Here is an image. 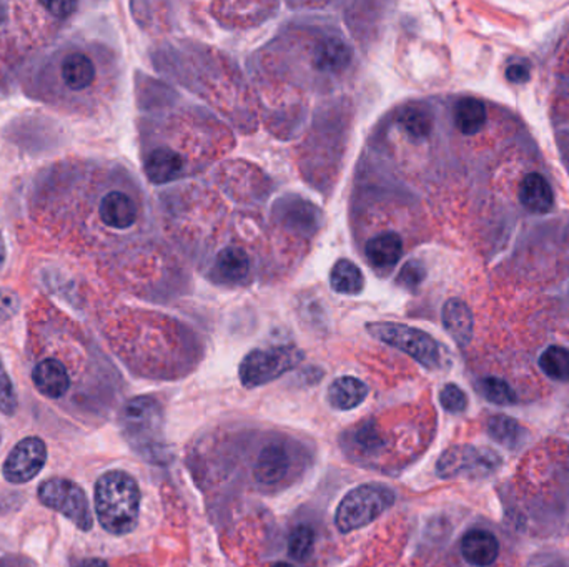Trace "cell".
<instances>
[{"instance_id":"e575fe53","label":"cell","mask_w":569,"mask_h":567,"mask_svg":"<svg viewBox=\"0 0 569 567\" xmlns=\"http://www.w3.org/2000/svg\"><path fill=\"white\" fill-rule=\"evenodd\" d=\"M79 567H109L102 559H85Z\"/></svg>"},{"instance_id":"f1b7e54d","label":"cell","mask_w":569,"mask_h":567,"mask_svg":"<svg viewBox=\"0 0 569 567\" xmlns=\"http://www.w3.org/2000/svg\"><path fill=\"white\" fill-rule=\"evenodd\" d=\"M17 406H19V400H17L16 388L5 366L0 359V412H4L5 416H12L17 412Z\"/></svg>"},{"instance_id":"5b68a950","label":"cell","mask_w":569,"mask_h":567,"mask_svg":"<svg viewBox=\"0 0 569 567\" xmlns=\"http://www.w3.org/2000/svg\"><path fill=\"white\" fill-rule=\"evenodd\" d=\"M367 329L373 338L403 351L408 357L413 358L428 369L440 365L438 343L422 329L412 328L402 323H390V321L368 323Z\"/></svg>"},{"instance_id":"9a60e30c","label":"cell","mask_w":569,"mask_h":567,"mask_svg":"<svg viewBox=\"0 0 569 567\" xmlns=\"http://www.w3.org/2000/svg\"><path fill=\"white\" fill-rule=\"evenodd\" d=\"M184 172V158L172 148H156L145 160V174L152 183H162L177 180Z\"/></svg>"},{"instance_id":"4fadbf2b","label":"cell","mask_w":569,"mask_h":567,"mask_svg":"<svg viewBox=\"0 0 569 567\" xmlns=\"http://www.w3.org/2000/svg\"><path fill=\"white\" fill-rule=\"evenodd\" d=\"M365 251L375 268H393L403 255V240L396 231H381L368 240Z\"/></svg>"},{"instance_id":"52a82bcc","label":"cell","mask_w":569,"mask_h":567,"mask_svg":"<svg viewBox=\"0 0 569 567\" xmlns=\"http://www.w3.org/2000/svg\"><path fill=\"white\" fill-rule=\"evenodd\" d=\"M46 463V443L40 438L30 436L14 446L2 471L10 485H26L44 469Z\"/></svg>"},{"instance_id":"ba28073f","label":"cell","mask_w":569,"mask_h":567,"mask_svg":"<svg viewBox=\"0 0 569 567\" xmlns=\"http://www.w3.org/2000/svg\"><path fill=\"white\" fill-rule=\"evenodd\" d=\"M499 457L493 451L471 448V446H455L450 448L438 461V473L443 477L453 476L489 475Z\"/></svg>"},{"instance_id":"83f0119b","label":"cell","mask_w":569,"mask_h":567,"mask_svg":"<svg viewBox=\"0 0 569 567\" xmlns=\"http://www.w3.org/2000/svg\"><path fill=\"white\" fill-rule=\"evenodd\" d=\"M481 393L485 394V398L496 404H511L516 400L511 386L499 380V378H485L481 384Z\"/></svg>"},{"instance_id":"8d00e7d4","label":"cell","mask_w":569,"mask_h":567,"mask_svg":"<svg viewBox=\"0 0 569 567\" xmlns=\"http://www.w3.org/2000/svg\"><path fill=\"white\" fill-rule=\"evenodd\" d=\"M272 567H294V566H290V564H286V562H276V564H274V566Z\"/></svg>"},{"instance_id":"603a6c76","label":"cell","mask_w":569,"mask_h":567,"mask_svg":"<svg viewBox=\"0 0 569 567\" xmlns=\"http://www.w3.org/2000/svg\"><path fill=\"white\" fill-rule=\"evenodd\" d=\"M488 113L485 103L478 99H461L455 107V123L461 134L475 135L487 123Z\"/></svg>"},{"instance_id":"ffe728a7","label":"cell","mask_w":569,"mask_h":567,"mask_svg":"<svg viewBox=\"0 0 569 567\" xmlns=\"http://www.w3.org/2000/svg\"><path fill=\"white\" fill-rule=\"evenodd\" d=\"M520 200L526 210L532 213H548L553 209L554 195L550 183L540 174H530L520 187Z\"/></svg>"},{"instance_id":"d4e9b609","label":"cell","mask_w":569,"mask_h":567,"mask_svg":"<svg viewBox=\"0 0 569 567\" xmlns=\"http://www.w3.org/2000/svg\"><path fill=\"white\" fill-rule=\"evenodd\" d=\"M540 366L546 375L558 380V381H568L569 380V349L563 347H550L542 358Z\"/></svg>"},{"instance_id":"d590c367","label":"cell","mask_w":569,"mask_h":567,"mask_svg":"<svg viewBox=\"0 0 569 567\" xmlns=\"http://www.w3.org/2000/svg\"><path fill=\"white\" fill-rule=\"evenodd\" d=\"M5 258H7V247H5V240H4L2 233H0V270H2V266L5 263Z\"/></svg>"},{"instance_id":"3957f363","label":"cell","mask_w":569,"mask_h":567,"mask_svg":"<svg viewBox=\"0 0 569 567\" xmlns=\"http://www.w3.org/2000/svg\"><path fill=\"white\" fill-rule=\"evenodd\" d=\"M393 497L386 486H359L341 499L335 524L341 532L361 530L378 519L393 504Z\"/></svg>"},{"instance_id":"8992f818","label":"cell","mask_w":569,"mask_h":567,"mask_svg":"<svg viewBox=\"0 0 569 567\" xmlns=\"http://www.w3.org/2000/svg\"><path fill=\"white\" fill-rule=\"evenodd\" d=\"M38 501L46 508L60 512L79 530H92V509L87 494L74 481L65 477H50L38 486Z\"/></svg>"},{"instance_id":"f546056e","label":"cell","mask_w":569,"mask_h":567,"mask_svg":"<svg viewBox=\"0 0 569 567\" xmlns=\"http://www.w3.org/2000/svg\"><path fill=\"white\" fill-rule=\"evenodd\" d=\"M426 276V270L422 262L418 260H410L404 263L403 268L400 270V273L396 276V284L403 286L406 290H414L423 284Z\"/></svg>"},{"instance_id":"1f68e13d","label":"cell","mask_w":569,"mask_h":567,"mask_svg":"<svg viewBox=\"0 0 569 567\" xmlns=\"http://www.w3.org/2000/svg\"><path fill=\"white\" fill-rule=\"evenodd\" d=\"M19 310V294L10 288H0V323L12 320Z\"/></svg>"},{"instance_id":"277c9868","label":"cell","mask_w":569,"mask_h":567,"mask_svg":"<svg viewBox=\"0 0 569 567\" xmlns=\"http://www.w3.org/2000/svg\"><path fill=\"white\" fill-rule=\"evenodd\" d=\"M304 358V351L292 345L253 349L240 363V381L247 388L263 386L295 369Z\"/></svg>"},{"instance_id":"44dd1931","label":"cell","mask_w":569,"mask_h":567,"mask_svg":"<svg viewBox=\"0 0 569 567\" xmlns=\"http://www.w3.org/2000/svg\"><path fill=\"white\" fill-rule=\"evenodd\" d=\"M290 467V456L284 446H268L262 451L257 465V477L263 485H275L284 479Z\"/></svg>"},{"instance_id":"7c38bea8","label":"cell","mask_w":569,"mask_h":567,"mask_svg":"<svg viewBox=\"0 0 569 567\" xmlns=\"http://www.w3.org/2000/svg\"><path fill=\"white\" fill-rule=\"evenodd\" d=\"M32 381L38 388V393L44 394L50 400L62 398L70 388V378L65 366L54 358L42 359L32 371Z\"/></svg>"},{"instance_id":"e0dca14e","label":"cell","mask_w":569,"mask_h":567,"mask_svg":"<svg viewBox=\"0 0 569 567\" xmlns=\"http://www.w3.org/2000/svg\"><path fill=\"white\" fill-rule=\"evenodd\" d=\"M443 325L453 339L467 347L473 337V315L468 305L458 298H451L443 306Z\"/></svg>"},{"instance_id":"cb8c5ba5","label":"cell","mask_w":569,"mask_h":567,"mask_svg":"<svg viewBox=\"0 0 569 567\" xmlns=\"http://www.w3.org/2000/svg\"><path fill=\"white\" fill-rule=\"evenodd\" d=\"M396 122L404 128L412 138H426L433 130V115L428 107L422 103H412L400 110Z\"/></svg>"},{"instance_id":"836d02e7","label":"cell","mask_w":569,"mask_h":567,"mask_svg":"<svg viewBox=\"0 0 569 567\" xmlns=\"http://www.w3.org/2000/svg\"><path fill=\"white\" fill-rule=\"evenodd\" d=\"M506 77H508L510 82L526 83L530 80V70H528V67H524V65H511V67L506 70Z\"/></svg>"},{"instance_id":"8fae6325","label":"cell","mask_w":569,"mask_h":567,"mask_svg":"<svg viewBox=\"0 0 569 567\" xmlns=\"http://www.w3.org/2000/svg\"><path fill=\"white\" fill-rule=\"evenodd\" d=\"M351 59V47L340 37H327L313 50V65L320 72L341 73L349 69Z\"/></svg>"},{"instance_id":"30bf717a","label":"cell","mask_w":569,"mask_h":567,"mask_svg":"<svg viewBox=\"0 0 569 567\" xmlns=\"http://www.w3.org/2000/svg\"><path fill=\"white\" fill-rule=\"evenodd\" d=\"M101 221L113 230H127L135 225L138 210L135 200L127 193L112 190L103 195L99 205Z\"/></svg>"},{"instance_id":"7402d4cb","label":"cell","mask_w":569,"mask_h":567,"mask_svg":"<svg viewBox=\"0 0 569 567\" xmlns=\"http://www.w3.org/2000/svg\"><path fill=\"white\" fill-rule=\"evenodd\" d=\"M330 284L340 294H359L365 288V276L357 263L341 258L331 268Z\"/></svg>"},{"instance_id":"9c48e42d","label":"cell","mask_w":569,"mask_h":567,"mask_svg":"<svg viewBox=\"0 0 569 567\" xmlns=\"http://www.w3.org/2000/svg\"><path fill=\"white\" fill-rule=\"evenodd\" d=\"M276 219L284 229L310 237L322 225L320 210L304 198H280L275 207Z\"/></svg>"},{"instance_id":"ac0fdd59","label":"cell","mask_w":569,"mask_h":567,"mask_svg":"<svg viewBox=\"0 0 569 567\" xmlns=\"http://www.w3.org/2000/svg\"><path fill=\"white\" fill-rule=\"evenodd\" d=\"M367 384L353 376H341L328 388V401L335 410L349 412L359 408L367 398Z\"/></svg>"},{"instance_id":"d6986e66","label":"cell","mask_w":569,"mask_h":567,"mask_svg":"<svg viewBox=\"0 0 569 567\" xmlns=\"http://www.w3.org/2000/svg\"><path fill=\"white\" fill-rule=\"evenodd\" d=\"M252 272V262L245 250L227 247L217 255L215 273L225 284H242Z\"/></svg>"},{"instance_id":"4dcf8cb0","label":"cell","mask_w":569,"mask_h":567,"mask_svg":"<svg viewBox=\"0 0 569 567\" xmlns=\"http://www.w3.org/2000/svg\"><path fill=\"white\" fill-rule=\"evenodd\" d=\"M441 406L450 412H461L468 406V398L456 384H446L440 393Z\"/></svg>"},{"instance_id":"4316f807","label":"cell","mask_w":569,"mask_h":567,"mask_svg":"<svg viewBox=\"0 0 569 567\" xmlns=\"http://www.w3.org/2000/svg\"><path fill=\"white\" fill-rule=\"evenodd\" d=\"M315 544V532L310 526H298L290 534L288 540V552L296 561H305L312 554Z\"/></svg>"},{"instance_id":"d6a6232c","label":"cell","mask_w":569,"mask_h":567,"mask_svg":"<svg viewBox=\"0 0 569 567\" xmlns=\"http://www.w3.org/2000/svg\"><path fill=\"white\" fill-rule=\"evenodd\" d=\"M44 9L50 14V16H54V17L60 18V20H65V18L70 17L72 14H74L77 7H79V4L77 2H67V0H54V2H42L40 4Z\"/></svg>"},{"instance_id":"2e32d148","label":"cell","mask_w":569,"mask_h":567,"mask_svg":"<svg viewBox=\"0 0 569 567\" xmlns=\"http://www.w3.org/2000/svg\"><path fill=\"white\" fill-rule=\"evenodd\" d=\"M95 65L89 55L82 52H70L60 64V77L67 89L82 91L89 89L95 80Z\"/></svg>"},{"instance_id":"74e56055","label":"cell","mask_w":569,"mask_h":567,"mask_svg":"<svg viewBox=\"0 0 569 567\" xmlns=\"http://www.w3.org/2000/svg\"><path fill=\"white\" fill-rule=\"evenodd\" d=\"M0 441H2V434H0Z\"/></svg>"},{"instance_id":"484cf974","label":"cell","mask_w":569,"mask_h":567,"mask_svg":"<svg viewBox=\"0 0 569 567\" xmlns=\"http://www.w3.org/2000/svg\"><path fill=\"white\" fill-rule=\"evenodd\" d=\"M488 428H489V434L498 443H503L510 448H513L514 444L520 441L521 426L510 416H493L488 423Z\"/></svg>"},{"instance_id":"6da1fadb","label":"cell","mask_w":569,"mask_h":567,"mask_svg":"<svg viewBox=\"0 0 569 567\" xmlns=\"http://www.w3.org/2000/svg\"><path fill=\"white\" fill-rule=\"evenodd\" d=\"M95 512L102 528L113 536L135 530L140 512L137 481L125 471H109L95 485Z\"/></svg>"},{"instance_id":"7a4b0ae2","label":"cell","mask_w":569,"mask_h":567,"mask_svg":"<svg viewBox=\"0 0 569 567\" xmlns=\"http://www.w3.org/2000/svg\"><path fill=\"white\" fill-rule=\"evenodd\" d=\"M120 428L130 446L148 461L166 459L164 410L152 396H137L120 412Z\"/></svg>"},{"instance_id":"5bb4252c","label":"cell","mask_w":569,"mask_h":567,"mask_svg":"<svg viewBox=\"0 0 569 567\" xmlns=\"http://www.w3.org/2000/svg\"><path fill=\"white\" fill-rule=\"evenodd\" d=\"M461 552L473 566H491L499 554V544L491 532L473 530L461 540Z\"/></svg>"}]
</instances>
